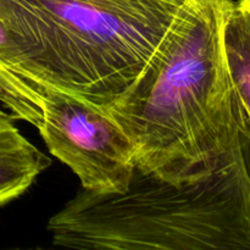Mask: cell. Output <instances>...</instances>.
<instances>
[{"label":"cell","mask_w":250,"mask_h":250,"mask_svg":"<svg viewBox=\"0 0 250 250\" xmlns=\"http://www.w3.org/2000/svg\"><path fill=\"white\" fill-rule=\"evenodd\" d=\"M220 11L190 0L141 76L100 107L128 136L136 167L176 185L209 172L243 137Z\"/></svg>","instance_id":"6da1fadb"},{"label":"cell","mask_w":250,"mask_h":250,"mask_svg":"<svg viewBox=\"0 0 250 250\" xmlns=\"http://www.w3.org/2000/svg\"><path fill=\"white\" fill-rule=\"evenodd\" d=\"M46 229L53 244L73 249L250 250L246 138L209 172L178 185L136 167L122 193L82 188Z\"/></svg>","instance_id":"7a4b0ae2"},{"label":"cell","mask_w":250,"mask_h":250,"mask_svg":"<svg viewBox=\"0 0 250 250\" xmlns=\"http://www.w3.org/2000/svg\"><path fill=\"white\" fill-rule=\"evenodd\" d=\"M190 0H0V22L45 89L98 107L149 65Z\"/></svg>","instance_id":"3957f363"},{"label":"cell","mask_w":250,"mask_h":250,"mask_svg":"<svg viewBox=\"0 0 250 250\" xmlns=\"http://www.w3.org/2000/svg\"><path fill=\"white\" fill-rule=\"evenodd\" d=\"M37 129L51 155L75 173L85 190L122 193L134 170V149L120 125L100 107L48 89Z\"/></svg>","instance_id":"277c9868"},{"label":"cell","mask_w":250,"mask_h":250,"mask_svg":"<svg viewBox=\"0 0 250 250\" xmlns=\"http://www.w3.org/2000/svg\"><path fill=\"white\" fill-rule=\"evenodd\" d=\"M220 32L239 128L250 139V6L244 0L221 7Z\"/></svg>","instance_id":"5b68a950"},{"label":"cell","mask_w":250,"mask_h":250,"mask_svg":"<svg viewBox=\"0 0 250 250\" xmlns=\"http://www.w3.org/2000/svg\"><path fill=\"white\" fill-rule=\"evenodd\" d=\"M50 166V159L34 146L0 103V207L21 197Z\"/></svg>","instance_id":"8992f818"},{"label":"cell","mask_w":250,"mask_h":250,"mask_svg":"<svg viewBox=\"0 0 250 250\" xmlns=\"http://www.w3.org/2000/svg\"><path fill=\"white\" fill-rule=\"evenodd\" d=\"M0 103L15 120L38 128L43 120V97L28 89L0 70Z\"/></svg>","instance_id":"52a82bcc"},{"label":"cell","mask_w":250,"mask_h":250,"mask_svg":"<svg viewBox=\"0 0 250 250\" xmlns=\"http://www.w3.org/2000/svg\"><path fill=\"white\" fill-rule=\"evenodd\" d=\"M197 1H199L203 5H208V6H211L220 10L229 0H197Z\"/></svg>","instance_id":"ba28073f"},{"label":"cell","mask_w":250,"mask_h":250,"mask_svg":"<svg viewBox=\"0 0 250 250\" xmlns=\"http://www.w3.org/2000/svg\"><path fill=\"white\" fill-rule=\"evenodd\" d=\"M247 149H248V155H249V160H250V139H247Z\"/></svg>","instance_id":"9c48e42d"},{"label":"cell","mask_w":250,"mask_h":250,"mask_svg":"<svg viewBox=\"0 0 250 250\" xmlns=\"http://www.w3.org/2000/svg\"><path fill=\"white\" fill-rule=\"evenodd\" d=\"M244 1H246V2H247V4H248V5H249V6H250V0H244Z\"/></svg>","instance_id":"30bf717a"}]
</instances>
